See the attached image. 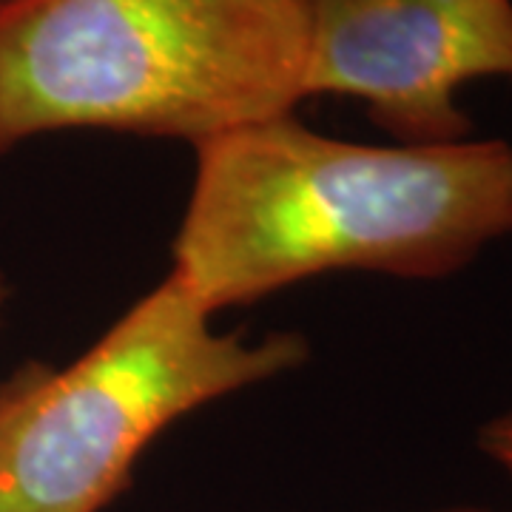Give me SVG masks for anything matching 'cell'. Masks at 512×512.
<instances>
[{
  "label": "cell",
  "instance_id": "6da1fadb",
  "mask_svg": "<svg viewBox=\"0 0 512 512\" xmlns=\"http://www.w3.org/2000/svg\"><path fill=\"white\" fill-rule=\"evenodd\" d=\"M168 274L205 311L330 271L444 279L512 231V146H367L296 111L194 148Z\"/></svg>",
  "mask_w": 512,
  "mask_h": 512
},
{
  "label": "cell",
  "instance_id": "7a4b0ae2",
  "mask_svg": "<svg viewBox=\"0 0 512 512\" xmlns=\"http://www.w3.org/2000/svg\"><path fill=\"white\" fill-rule=\"evenodd\" d=\"M302 100V0H15L0 9V154L69 128L197 148Z\"/></svg>",
  "mask_w": 512,
  "mask_h": 512
},
{
  "label": "cell",
  "instance_id": "3957f363",
  "mask_svg": "<svg viewBox=\"0 0 512 512\" xmlns=\"http://www.w3.org/2000/svg\"><path fill=\"white\" fill-rule=\"evenodd\" d=\"M211 319L168 274L74 362L15 370L0 384V512H106L174 421L308 362L302 333L248 339Z\"/></svg>",
  "mask_w": 512,
  "mask_h": 512
},
{
  "label": "cell",
  "instance_id": "277c9868",
  "mask_svg": "<svg viewBox=\"0 0 512 512\" xmlns=\"http://www.w3.org/2000/svg\"><path fill=\"white\" fill-rule=\"evenodd\" d=\"M305 100L350 97L407 146L473 134L458 94L512 77V0H302Z\"/></svg>",
  "mask_w": 512,
  "mask_h": 512
},
{
  "label": "cell",
  "instance_id": "5b68a950",
  "mask_svg": "<svg viewBox=\"0 0 512 512\" xmlns=\"http://www.w3.org/2000/svg\"><path fill=\"white\" fill-rule=\"evenodd\" d=\"M478 444H481L484 456L512 478V410L487 421L478 433Z\"/></svg>",
  "mask_w": 512,
  "mask_h": 512
},
{
  "label": "cell",
  "instance_id": "8992f818",
  "mask_svg": "<svg viewBox=\"0 0 512 512\" xmlns=\"http://www.w3.org/2000/svg\"><path fill=\"white\" fill-rule=\"evenodd\" d=\"M6 299H9V285H6V276L0 274V316H3V308H6Z\"/></svg>",
  "mask_w": 512,
  "mask_h": 512
},
{
  "label": "cell",
  "instance_id": "52a82bcc",
  "mask_svg": "<svg viewBox=\"0 0 512 512\" xmlns=\"http://www.w3.org/2000/svg\"><path fill=\"white\" fill-rule=\"evenodd\" d=\"M436 512H501V510H490V507H447V510H436Z\"/></svg>",
  "mask_w": 512,
  "mask_h": 512
},
{
  "label": "cell",
  "instance_id": "ba28073f",
  "mask_svg": "<svg viewBox=\"0 0 512 512\" xmlns=\"http://www.w3.org/2000/svg\"><path fill=\"white\" fill-rule=\"evenodd\" d=\"M9 3H15V0H0V9H3V6H9Z\"/></svg>",
  "mask_w": 512,
  "mask_h": 512
}]
</instances>
